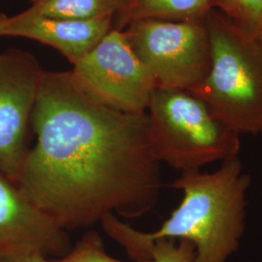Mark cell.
I'll return each mask as SVG.
<instances>
[{
  "instance_id": "6da1fadb",
  "label": "cell",
  "mask_w": 262,
  "mask_h": 262,
  "mask_svg": "<svg viewBox=\"0 0 262 262\" xmlns=\"http://www.w3.org/2000/svg\"><path fill=\"white\" fill-rule=\"evenodd\" d=\"M37 141L17 187L58 227L138 217L156 205L160 161L148 113L134 115L94 100L71 71H45L31 115Z\"/></svg>"
},
{
  "instance_id": "7a4b0ae2",
  "label": "cell",
  "mask_w": 262,
  "mask_h": 262,
  "mask_svg": "<svg viewBox=\"0 0 262 262\" xmlns=\"http://www.w3.org/2000/svg\"><path fill=\"white\" fill-rule=\"evenodd\" d=\"M251 182L239 157L223 161L212 173L183 171L171 185L183 191V200L158 230L141 232L114 214L106 215L101 224L134 261L150 260V244L164 238L193 244L194 262H227L238 251L246 229Z\"/></svg>"
},
{
  "instance_id": "3957f363",
  "label": "cell",
  "mask_w": 262,
  "mask_h": 262,
  "mask_svg": "<svg viewBox=\"0 0 262 262\" xmlns=\"http://www.w3.org/2000/svg\"><path fill=\"white\" fill-rule=\"evenodd\" d=\"M211 66L190 93L241 134H262V42L247 37L216 9L206 16Z\"/></svg>"
},
{
  "instance_id": "277c9868",
  "label": "cell",
  "mask_w": 262,
  "mask_h": 262,
  "mask_svg": "<svg viewBox=\"0 0 262 262\" xmlns=\"http://www.w3.org/2000/svg\"><path fill=\"white\" fill-rule=\"evenodd\" d=\"M147 113L158 159L182 172L233 159L241 150L240 135L187 90L156 88Z\"/></svg>"
},
{
  "instance_id": "5b68a950",
  "label": "cell",
  "mask_w": 262,
  "mask_h": 262,
  "mask_svg": "<svg viewBox=\"0 0 262 262\" xmlns=\"http://www.w3.org/2000/svg\"><path fill=\"white\" fill-rule=\"evenodd\" d=\"M123 31L159 88L191 91L209 73L211 41L206 18L142 19Z\"/></svg>"
},
{
  "instance_id": "8992f818",
  "label": "cell",
  "mask_w": 262,
  "mask_h": 262,
  "mask_svg": "<svg viewBox=\"0 0 262 262\" xmlns=\"http://www.w3.org/2000/svg\"><path fill=\"white\" fill-rule=\"evenodd\" d=\"M72 66L71 74L85 94L121 112L147 113L150 96L158 88L124 31L116 28Z\"/></svg>"
},
{
  "instance_id": "52a82bcc",
  "label": "cell",
  "mask_w": 262,
  "mask_h": 262,
  "mask_svg": "<svg viewBox=\"0 0 262 262\" xmlns=\"http://www.w3.org/2000/svg\"><path fill=\"white\" fill-rule=\"evenodd\" d=\"M45 70L31 53H0V174L17 184L28 155V131Z\"/></svg>"
},
{
  "instance_id": "ba28073f",
  "label": "cell",
  "mask_w": 262,
  "mask_h": 262,
  "mask_svg": "<svg viewBox=\"0 0 262 262\" xmlns=\"http://www.w3.org/2000/svg\"><path fill=\"white\" fill-rule=\"evenodd\" d=\"M33 248L58 258L72 249L66 230L58 227L0 174V254L13 249Z\"/></svg>"
},
{
  "instance_id": "9c48e42d",
  "label": "cell",
  "mask_w": 262,
  "mask_h": 262,
  "mask_svg": "<svg viewBox=\"0 0 262 262\" xmlns=\"http://www.w3.org/2000/svg\"><path fill=\"white\" fill-rule=\"evenodd\" d=\"M114 17L59 19L27 9L13 16L1 14L0 37L26 38L56 49L73 66L114 28Z\"/></svg>"
},
{
  "instance_id": "30bf717a",
  "label": "cell",
  "mask_w": 262,
  "mask_h": 262,
  "mask_svg": "<svg viewBox=\"0 0 262 262\" xmlns=\"http://www.w3.org/2000/svg\"><path fill=\"white\" fill-rule=\"evenodd\" d=\"M220 0H124L117 11L113 26L123 30L142 19L191 20L206 18Z\"/></svg>"
},
{
  "instance_id": "8fae6325",
  "label": "cell",
  "mask_w": 262,
  "mask_h": 262,
  "mask_svg": "<svg viewBox=\"0 0 262 262\" xmlns=\"http://www.w3.org/2000/svg\"><path fill=\"white\" fill-rule=\"evenodd\" d=\"M121 0H30L28 9L53 18L94 19L115 17Z\"/></svg>"
},
{
  "instance_id": "7c38bea8",
  "label": "cell",
  "mask_w": 262,
  "mask_h": 262,
  "mask_svg": "<svg viewBox=\"0 0 262 262\" xmlns=\"http://www.w3.org/2000/svg\"><path fill=\"white\" fill-rule=\"evenodd\" d=\"M215 9L247 37L262 40V0H220Z\"/></svg>"
},
{
  "instance_id": "4fadbf2b",
  "label": "cell",
  "mask_w": 262,
  "mask_h": 262,
  "mask_svg": "<svg viewBox=\"0 0 262 262\" xmlns=\"http://www.w3.org/2000/svg\"><path fill=\"white\" fill-rule=\"evenodd\" d=\"M50 262H125L110 256L105 251L103 241L98 232L91 230L72 247L71 251L58 258H50ZM133 262H152L142 260Z\"/></svg>"
},
{
  "instance_id": "5bb4252c",
  "label": "cell",
  "mask_w": 262,
  "mask_h": 262,
  "mask_svg": "<svg viewBox=\"0 0 262 262\" xmlns=\"http://www.w3.org/2000/svg\"><path fill=\"white\" fill-rule=\"evenodd\" d=\"M195 247L187 240L158 239L150 244L149 257L152 262H194Z\"/></svg>"
},
{
  "instance_id": "9a60e30c",
  "label": "cell",
  "mask_w": 262,
  "mask_h": 262,
  "mask_svg": "<svg viewBox=\"0 0 262 262\" xmlns=\"http://www.w3.org/2000/svg\"><path fill=\"white\" fill-rule=\"evenodd\" d=\"M0 262H50V258L37 249L18 248L1 253Z\"/></svg>"
},
{
  "instance_id": "2e32d148",
  "label": "cell",
  "mask_w": 262,
  "mask_h": 262,
  "mask_svg": "<svg viewBox=\"0 0 262 262\" xmlns=\"http://www.w3.org/2000/svg\"><path fill=\"white\" fill-rule=\"evenodd\" d=\"M121 1H122V2H123V1H124V0H121ZM121 5H122V4H121ZM120 7H121V6H120Z\"/></svg>"
},
{
  "instance_id": "e0dca14e",
  "label": "cell",
  "mask_w": 262,
  "mask_h": 262,
  "mask_svg": "<svg viewBox=\"0 0 262 262\" xmlns=\"http://www.w3.org/2000/svg\"><path fill=\"white\" fill-rule=\"evenodd\" d=\"M0 17H1V14H0Z\"/></svg>"
},
{
  "instance_id": "ac0fdd59",
  "label": "cell",
  "mask_w": 262,
  "mask_h": 262,
  "mask_svg": "<svg viewBox=\"0 0 262 262\" xmlns=\"http://www.w3.org/2000/svg\"><path fill=\"white\" fill-rule=\"evenodd\" d=\"M261 42H262V40H261Z\"/></svg>"
}]
</instances>
